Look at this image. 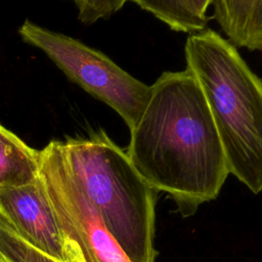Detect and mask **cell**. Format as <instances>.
Returning a JSON list of instances; mask_svg holds the SVG:
<instances>
[{
  "label": "cell",
  "mask_w": 262,
  "mask_h": 262,
  "mask_svg": "<svg viewBox=\"0 0 262 262\" xmlns=\"http://www.w3.org/2000/svg\"><path fill=\"white\" fill-rule=\"evenodd\" d=\"M151 13L171 30L192 34L207 27L208 16H202L190 0H129Z\"/></svg>",
  "instance_id": "cell-9"
},
{
  "label": "cell",
  "mask_w": 262,
  "mask_h": 262,
  "mask_svg": "<svg viewBox=\"0 0 262 262\" xmlns=\"http://www.w3.org/2000/svg\"><path fill=\"white\" fill-rule=\"evenodd\" d=\"M77 1H79V0H75V2H77Z\"/></svg>",
  "instance_id": "cell-13"
},
{
  "label": "cell",
  "mask_w": 262,
  "mask_h": 262,
  "mask_svg": "<svg viewBox=\"0 0 262 262\" xmlns=\"http://www.w3.org/2000/svg\"><path fill=\"white\" fill-rule=\"evenodd\" d=\"M21 39L41 49L85 91L111 106L131 130L150 95V86L131 76L102 52L72 37L49 31L29 19L19 27Z\"/></svg>",
  "instance_id": "cell-4"
},
{
  "label": "cell",
  "mask_w": 262,
  "mask_h": 262,
  "mask_svg": "<svg viewBox=\"0 0 262 262\" xmlns=\"http://www.w3.org/2000/svg\"><path fill=\"white\" fill-rule=\"evenodd\" d=\"M0 217L24 239L60 262H84L68 241L40 178L0 190Z\"/></svg>",
  "instance_id": "cell-6"
},
{
  "label": "cell",
  "mask_w": 262,
  "mask_h": 262,
  "mask_svg": "<svg viewBox=\"0 0 262 262\" xmlns=\"http://www.w3.org/2000/svg\"><path fill=\"white\" fill-rule=\"evenodd\" d=\"M0 262H60L24 239L0 217Z\"/></svg>",
  "instance_id": "cell-10"
},
{
  "label": "cell",
  "mask_w": 262,
  "mask_h": 262,
  "mask_svg": "<svg viewBox=\"0 0 262 262\" xmlns=\"http://www.w3.org/2000/svg\"><path fill=\"white\" fill-rule=\"evenodd\" d=\"M186 69L194 76L215 123L229 174L262 191V80L237 48L212 29L189 34Z\"/></svg>",
  "instance_id": "cell-2"
},
{
  "label": "cell",
  "mask_w": 262,
  "mask_h": 262,
  "mask_svg": "<svg viewBox=\"0 0 262 262\" xmlns=\"http://www.w3.org/2000/svg\"><path fill=\"white\" fill-rule=\"evenodd\" d=\"M143 179L183 215L216 199L229 175L204 92L187 70L164 72L130 130L126 150Z\"/></svg>",
  "instance_id": "cell-1"
},
{
  "label": "cell",
  "mask_w": 262,
  "mask_h": 262,
  "mask_svg": "<svg viewBox=\"0 0 262 262\" xmlns=\"http://www.w3.org/2000/svg\"><path fill=\"white\" fill-rule=\"evenodd\" d=\"M129 0H79L78 18L85 25H91L99 19L107 18L118 12Z\"/></svg>",
  "instance_id": "cell-11"
},
{
  "label": "cell",
  "mask_w": 262,
  "mask_h": 262,
  "mask_svg": "<svg viewBox=\"0 0 262 262\" xmlns=\"http://www.w3.org/2000/svg\"><path fill=\"white\" fill-rule=\"evenodd\" d=\"M214 0H190L195 11L202 16H207V10L211 4H213Z\"/></svg>",
  "instance_id": "cell-12"
},
{
  "label": "cell",
  "mask_w": 262,
  "mask_h": 262,
  "mask_svg": "<svg viewBox=\"0 0 262 262\" xmlns=\"http://www.w3.org/2000/svg\"><path fill=\"white\" fill-rule=\"evenodd\" d=\"M39 175L68 241L84 262H130L68 168L57 140L39 150Z\"/></svg>",
  "instance_id": "cell-5"
},
{
  "label": "cell",
  "mask_w": 262,
  "mask_h": 262,
  "mask_svg": "<svg viewBox=\"0 0 262 262\" xmlns=\"http://www.w3.org/2000/svg\"><path fill=\"white\" fill-rule=\"evenodd\" d=\"M63 160L130 262H155L158 192L127 152L99 130L57 140Z\"/></svg>",
  "instance_id": "cell-3"
},
{
  "label": "cell",
  "mask_w": 262,
  "mask_h": 262,
  "mask_svg": "<svg viewBox=\"0 0 262 262\" xmlns=\"http://www.w3.org/2000/svg\"><path fill=\"white\" fill-rule=\"evenodd\" d=\"M39 150L0 124V190L19 186L38 179Z\"/></svg>",
  "instance_id": "cell-8"
},
{
  "label": "cell",
  "mask_w": 262,
  "mask_h": 262,
  "mask_svg": "<svg viewBox=\"0 0 262 262\" xmlns=\"http://www.w3.org/2000/svg\"><path fill=\"white\" fill-rule=\"evenodd\" d=\"M212 17L236 48L262 51V0H214Z\"/></svg>",
  "instance_id": "cell-7"
}]
</instances>
